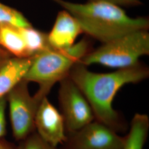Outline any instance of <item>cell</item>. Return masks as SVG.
Listing matches in <instances>:
<instances>
[{
  "label": "cell",
  "mask_w": 149,
  "mask_h": 149,
  "mask_svg": "<svg viewBox=\"0 0 149 149\" xmlns=\"http://www.w3.org/2000/svg\"><path fill=\"white\" fill-rule=\"evenodd\" d=\"M149 75L148 68L142 64L109 73H96L78 63L71 70L69 77L88 102L96 120L117 132L124 127L119 114L113 107L115 96L124 86L141 82Z\"/></svg>",
  "instance_id": "1"
},
{
  "label": "cell",
  "mask_w": 149,
  "mask_h": 149,
  "mask_svg": "<svg viewBox=\"0 0 149 149\" xmlns=\"http://www.w3.org/2000/svg\"><path fill=\"white\" fill-rule=\"evenodd\" d=\"M17 149H46L45 145L36 132L19 141Z\"/></svg>",
  "instance_id": "15"
},
{
  "label": "cell",
  "mask_w": 149,
  "mask_h": 149,
  "mask_svg": "<svg viewBox=\"0 0 149 149\" xmlns=\"http://www.w3.org/2000/svg\"><path fill=\"white\" fill-rule=\"evenodd\" d=\"M28 83L22 80L6 97L13 136L19 142L35 132L36 112L44 98L36 94L31 96L28 90Z\"/></svg>",
  "instance_id": "5"
},
{
  "label": "cell",
  "mask_w": 149,
  "mask_h": 149,
  "mask_svg": "<svg viewBox=\"0 0 149 149\" xmlns=\"http://www.w3.org/2000/svg\"><path fill=\"white\" fill-rule=\"evenodd\" d=\"M53 1L74 17L83 33L102 43L149 28L147 17H130L119 6L112 3L88 1L85 3H76L64 0Z\"/></svg>",
  "instance_id": "2"
},
{
  "label": "cell",
  "mask_w": 149,
  "mask_h": 149,
  "mask_svg": "<svg viewBox=\"0 0 149 149\" xmlns=\"http://www.w3.org/2000/svg\"><path fill=\"white\" fill-rule=\"evenodd\" d=\"M10 57L11 55L0 47V68Z\"/></svg>",
  "instance_id": "18"
},
{
  "label": "cell",
  "mask_w": 149,
  "mask_h": 149,
  "mask_svg": "<svg viewBox=\"0 0 149 149\" xmlns=\"http://www.w3.org/2000/svg\"><path fill=\"white\" fill-rule=\"evenodd\" d=\"M88 1H101L112 3L119 6H125V7L137 6L142 4L140 0H88Z\"/></svg>",
  "instance_id": "17"
},
{
  "label": "cell",
  "mask_w": 149,
  "mask_h": 149,
  "mask_svg": "<svg viewBox=\"0 0 149 149\" xmlns=\"http://www.w3.org/2000/svg\"><path fill=\"white\" fill-rule=\"evenodd\" d=\"M69 149H123L125 137L104 124L93 120L79 130L69 133Z\"/></svg>",
  "instance_id": "7"
},
{
  "label": "cell",
  "mask_w": 149,
  "mask_h": 149,
  "mask_svg": "<svg viewBox=\"0 0 149 149\" xmlns=\"http://www.w3.org/2000/svg\"><path fill=\"white\" fill-rule=\"evenodd\" d=\"M7 107L6 97L0 99V138H4L6 134V109Z\"/></svg>",
  "instance_id": "16"
},
{
  "label": "cell",
  "mask_w": 149,
  "mask_h": 149,
  "mask_svg": "<svg viewBox=\"0 0 149 149\" xmlns=\"http://www.w3.org/2000/svg\"><path fill=\"white\" fill-rule=\"evenodd\" d=\"M91 50L90 41L85 38L66 49H48L34 56L23 80L38 84L36 94L47 97L53 86L68 77L74 65Z\"/></svg>",
  "instance_id": "3"
},
{
  "label": "cell",
  "mask_w": 149,
  "mask_h": 149,
  "mask_svg": "<svg viewBox=\"0 0 149 149\" xmlns=\"http://www.w3.org/2000/svg\"><path fill=\"white\" fill-rule=\"evenodd\" d=\"M24 39L29 57H33L48 49H52L48 42V34L31 26L18 27Z\"/></svg>",
  "instance_id": "13"
},
{
  "label": "cell",
  "mask_w": 149,
  "mask_h": 149,
  "mask_svg": "<svg viewBox=\"0 0 149 149\" xmlns=\"http://www.w3.org/2000/svg\"><path fill=\"white\" fill-rule=\"evenodd\" d=\"M0 24L17 27L31 26V23L19 11L0 2Z\"/></svg>",
  "instance_id": "14"
},
{
  "label": "cell",
  "mask_w": 149,
  "mask_h": 149,
  "mask_svg": "<svg viewBox=\"0 0 149 149\" xmlns=\"http://www.w3.org/2000/svg\"><path fill=\"white\" fill-rule=\"evenodd\" d=\"M45 147H46V149H58L56 147H53V146H51L50 145H49L48 144H45Z\"/></svg>",
  "instance_id": "20"
},
{
  "label": "cell",
  "mask_w": 149,
  "mask_h": 149,
  "mask_svg": "<svg viewBox=\"0 0 149 149\" xmlns=\"http://www.w3.org/2000/svg\"><path fill=\"white\" fill-rule=\"evenodd\" d=\"M59 102L69 133L79 130L95 119L88 102L69 76L60 82Z\"/></svg>",
  "instance_id": "6"
},
{
  "label": "cell",
  "mask_w": 149,
  "mask_h": 149,
  "mask_svg": "<svg viewBox=\"0 0 149 149\" xmlns=\"http://www.w3.org/2000/svg\"><path fill=\"white\" fill-rule=\"evenodd\" d=\"M0 47L16 58H30L18 27L0 24Z\"/></svg>",
  "instance_id": "11"
},
{
  "label": "cell",
  "mask_w": 149,
  "mask_h": 149,
  "mask_svg": "<svg viewBox=\"0 0 149 149\" xmlns=\"http://www.w3.org/2000/svg\"><path fill=\"white\" fill-rule=\"evenodd\" d=\"M149 54V32L142 29L103 43L86 54L79 63L85 66L100 64L120 69L138 65L141 56Z\"/></svg>",
  "instance_id": "4"
},
{
  "label": "cell",
  "mask_w": 149,
  "mask_h": 149,
  "mask_svg": "<svg viewBox=\"0 0 149 149\" xmlns=\"http://www.w3.org/2000/svg\"><path fill=\"white\" fill-rule=\"evenodd\" d=\"M82 33L83 31L76 18L64 10L58 13L53 28L48 34V42L53 49H66L74 44Z\"/></svg>",
  "instance_id": "9"
},
{
  "label": "cell",
  "mask_w": 149,
  "mask_h": 149,
  "mask_svg": "<svg viewBox=\"0 0 149 149\" xmlns=\"http://www.w3.org/2000/svg\"><path fill=\"white\" fill-rule=\"evenodd\" d=\"M34 127L40 138L51 146L57 148L67 140L63 116L47 97L43 98L38 107Z\"/></svg>",
  "instance_id": "8"
},
{
  "label": "cell",
  "mask_w": 149,
  "mask_h": 149,
  "mask_svg": "<svg viewBox=\"0 0 149 149\" xmlns=\"http://www.w3.org/2000/svg\"><path fill=\"white\" fill-rule=\"evenodd\" d=\"M33 57H10L0 68V99L5 97L22 80L29 69Z\"/></svg>",
  "instance_id": "10"
},
{
  "label": "cell",
  "mask_w": 149,
  "mask_h": 149,
  "mask_svg": "<svg viewBox=\"0 0 149 149\" xmlns=\"http://www.w3.org/2000/svg\"><path fill=\"white\" fill-rule=\"evenodd\" d=\"M0 149H17V148L7 141L4 138H0Z\"/></svg>",
  "instance_id": "19"
},
{
  "label": "cell",
  "mask_w": 149,
  "mask_h": 149,
  "mask_svg": "<svg viewBox=\"0 0 149 149\" xmlns=\"http://www.w3.org/2000/svg\"><path fill=\"white\" fill-rule=\"evenodd\" d=\"M149 118L146 114H135L128 135L125 137L123 149H143L148 138Z\"/></svg>",
  "instance_id": "12"
}]
</instances>
